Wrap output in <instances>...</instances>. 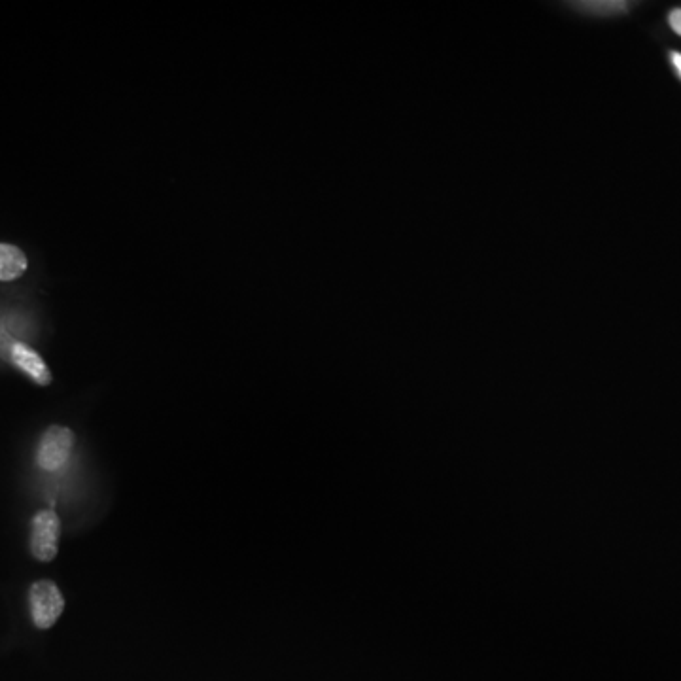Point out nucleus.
<instances>
[{
  "label": "nucleus",
  "mask_w": 681,
  "mask_h": 681,
  "mask_svg": "<svg viewBox=\"0 0 681 681\" xmlns=\"http://www.w3.org/2000/svg\"><path fill=\"white\" fill-rule=\"evenodd\" d=\"M31 615L38 629L46 630L55 625L65 608V598L53 581H36L29 591Z\"/></svg>",
  "instance_id": "obj_1"
},
{
  "label": "nucleus",
  "mask_w": 681,
  "mask_h": 681,
  "mask_svg": "<svg viewBox=\"0 0 681 681\" xmlns=\"http://www.w3.org/2000/svg\"><path fill=\"white\" fill-rule=\"evenodd\" d=\"M61 521L52 509H44L36 513L31 526V553L40 562L55 559L59 549Z\"/></svg>",
  "instance_id": "obj_2"
},
{
  "label": "nucleus",
  "mask_w": 681,
  "mask_h": 681,
  "mask_svg": "<svg viewBox=\"0 0 681 681\" xmlns=\"http://www.w3.org/2000/svg\"><path fill=\"white\" fill-rule=\"evenodd\" d=\"M72 445H74V434L69 428H63V426L48 428L46 434L42 436L38 454H36L38 466L46 472H57L59 468L67 464Z\"/></svg>",
  "instance_id": "obj_3"
},
{
  "label": "nucleus",
  "mask_w": 681,
  "mask_h": 681,
  "mask_svg": "<svg viewBox=\"0 0 681 681\" xmlns=\"http://www.w3.org/2000/svg\"><path fill=\"white\" fill-rule=\"evenodd\" d=\"M12 362L23 371L27 373L35 383L38 385H50L52 383V373L48 366L44 364V360L38 356V352L27 347L25 343H14L12 350H10Z\"/></svg>",
  "instance_id": "obj_4"
},
{
  "label": "nucleus",
  "mask_w": 681,
  "mask_h": 681,
  "mask_svg": "<svg viewBox=\"0 0 681 681\" xmlns=\"http://www.w3.org/2000/svg\"><path fill=\"white\" fill-rule=\"evenodd\" d=\"M27 269V258L16 246L0 245V280H14Z\"/></svg>",
  "instance_id": "obj_5"
},
{
  "label": "nucleus",
  "mask_w": 681,
  "mask_h": 681,
  "mask_svg": "<svg viewBox=\"0 0 681 681\" xmlns=\"http://www.w3.org/2000/svg\"><path fill=\"white\" fill-rule=\"evenodd\" d=\"M577 6L593 14H619L627 10V2H581Z\"/></svg>",
  "instance_id": "obj_6"
},
{
  "label": "nucleus",
  "mask_w": 681,
  "mask_h": 681,
  "mask_svg": "<svg viewBox=\"0 0 681 681\" xmlns=\"http://www.w3.org/2000/svg\"><path fill=\"white\" fill-rule=\"evenodd\" d=\"M668 21H670V27L681 36V8H676L670 12L668 16Z\"/></svg>",
  "instance_id": "obj_7"
},
{
  "label": "nucleus",
  "mask_w": 681,
  "mask_h": 681,
  "mask_svg": "<svg viewBox=\"0 0 681 681\" xmlns=\"http://www.w3.org/2000/svg\"><path fill=\"white\" fill-rule=\"evenodd\" d=\"M670 57H672V63H674V67H676L678 74L681 76V53L674 52Z\"/></svg>",
  "instance_id": "obj_8"
}]
</instances>
